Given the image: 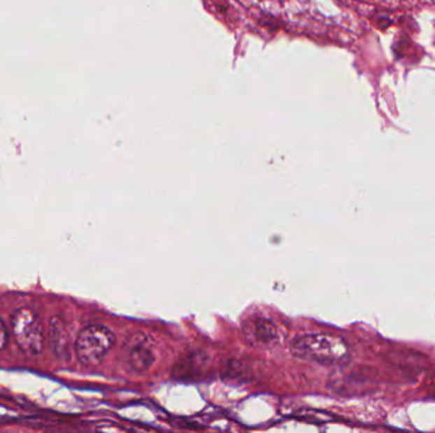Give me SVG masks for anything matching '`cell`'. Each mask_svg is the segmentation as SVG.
<instances>
[{
    "mask_svg": "<svg viewBox=\"0 0 435 433\" xmlns=\"http://www.w3.org/2000/svg\"><path fill=\"white\" fill-rule=\"evenodd\" d=\"M293 356L320 363L323 366H338L350 360L349 344L344 338L330 333H309L295 337L290 343Z\"/></svg>",
    "mask_w": 435,
    "mask_h": 433,
    "instance_id": "obj_1",
    "label": "cell"
},
{
    "mask_svg": "<svg viewBox=\"0 0 435 433\" xmlns=\"http://www.w3.org/2000/svg\"><path fill=\"white\" fill-rule=\"evenodd\" d=\"M10 332L17 346L23 353L38 356L45 347L43 321L35 310L29 307L15 309L10 315Z\"/></svg>",
    "mask_w": 435,
    "mask_h": 433,
    "instance_id": "obj_2",
    "label": "cell"
},
{
    "mask_svg": "<svg viewBox=\"0 0 435 433\" xmlns=\"http://www.w3.org/2000/svg\"><path fill=\"white\" fill-rule=\"evenodd\" d=\"M116 338L113 330L101 324H91L77 335L74 349L78 361L85 366H96L113 349Z\"/></svg>",
    "mask_w": 435,
    "mask_h": 433,
    "instance_id": "obj_3",
    "label": "cell"
},
{
    "mask_svg": "<svg viewBox=\"0 0 435 433\" xmlns=\"http://www.w3.org/2000/svg\"><path fill=\"white\" fill-rule=\"evenodd\" d=\"M243 335L247 342L260 348H273L280 343V333L273 321L256 318L250 319L243 325Z\"/></svg>",
    "mask_w": 435,
    "mask_h": 433,
    "instance_id": "obj_4",
    "label": "cell"
},
{
    "mask_svg": "<svg viewBox=\"0 0 435 433\" xmlns=\"http://www.w3.org/2000/svg\"><path fill=\"white\" fill-rule=\"evenodd\" d=\"M155 361V355L145 344L139 343L130 351L129 355V365L136 372L148 371Z\"/></svg>",
    "mask_w": 435,
    "mask_h": 433,
    "instance_id": "obj_5",
    "label": "cell"
},
{
    "mask_svg": "<svg viewBox=\"0 0 435 433\" xmlns=\"http://www.w3.org/2000/svg\"><path fill=\"white\" fill-rule=\"evenodd\" d=\"M8 342H9V330L6 323L0 318V352L7 348Z\"/></svg>",
    "mask_w": 435,
    "mask_h": 433,
    "instance_id": "obj_6",
    "label": "cell"
}]
</instances>
